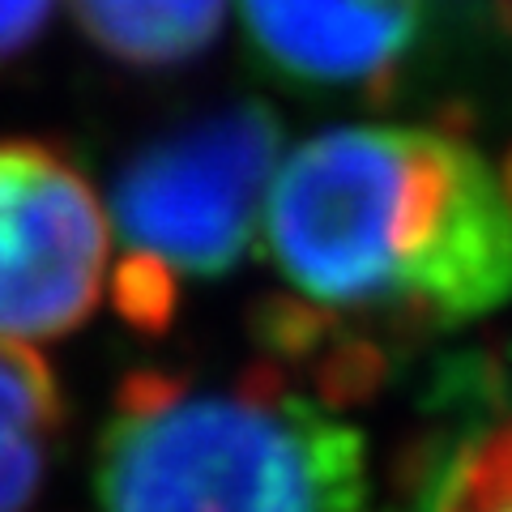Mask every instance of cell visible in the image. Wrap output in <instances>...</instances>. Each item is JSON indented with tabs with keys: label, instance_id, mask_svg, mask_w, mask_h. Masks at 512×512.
Here are the masks:
<instances>
[{
	"label": "cell",
	"instance_id": "cell-1",
	"mask_svg": "<svg viewBox=\"0 0 512 512\" xmlns=\"http://www.w3.org/2000/svg\"><path fill=\"white\" fill-rule=\"evenodd\" d=\"M265 235L316 308L466 325L512 299V188L440 128L316 133L269 184Z\"/></svg>",
	"mask_w": 512,
	"mask_h": 512
},
{
	"label": "cell",
	"instance_id": "cell-9",
	"mask_svg": "<svg viewBox=\"0 0 512 512\" xmlns=\"http://www.w3.org/2000/svg\"><path fill=\"white\" fill-rule=\"evenodd\" d=\"M56 0H0V64L18 60L43 35Z\"/></svg>",
	"mask_w": 512,
	"mask_h": 512
},
{
	"label": "cell",
	"instance_id": "cell-6",
	"mask_svg": "<svg viewBox=\"0 0 512 512\" xmlns=\"http://www.w3.org/2000/svg\"><path fill=\"white\" fill-rule=\"evenodd\" d=\"M60 402L26 346L0 342V512H30L47 487Z\"/></svg>",
	"mask_w": 512,
	"mask_h": 512
},
{
	"label": "cell",
	"instance_id": "cell-5",
	"mask_svg": "<svg viewBox=\"0 0 512 512\" xmlns=\"http://www.w3.org/2000/svg\"><path fill=\"white\" fill-rule=\"evenodd\" d=\"M252 47L303 86H372L410 56L423 0H239Z\"/></svg>",
	"mask_w": 512,
	"mask_h": 512
},
{
	"label": "cell",
	"instance_id": "cell-7",
	"mask_svg": "<svg viewBox=\"0 0 512 512\" xmlns=\"http://www.w3.org/2000/svg\"><path fill=\"white\" fill-rule=\"evenodd\" d=\"M86 35L137 69L184 64L214 43L227 0H73Z\"/></svg>",
	"mask_w": 512,
	"mask_h": 512
},
{
	"label": "cell",
	"instance_id": "cell-2",
	"mask_svg": "<svg viewBox=\"0 0 512 512\" xmlns=\"http://www.w3.org/2000/svg\"><path fill=\"white\" fill-rule=\"evenodd\" d=\"M99 512H367V444L316 397L252 376L124 384L99 440Z\"/></svg>",
	"mask_w": 512,
	"mask_h": 512
},
{
	"label": "cell",
	"instance_id": "cell-4",
	"mask_svg": "<svg viewBox=\"0 0 512 512\" xmlns=\"http://www.w3.org/2000/svg\"><path fill=\"white\" fill-rule=\"evenodd\" d=\"M107 278V222L94 192L52 150L0 146V342L77 329Z\"/></svg>",
	"mask_w": 512,
	"mask_h": 512
},
{
	"label": "cell",
	"instance_id": "cell-3",
	"mask_svg": "<svg viewBox=\"0 0 512 512\" xmlns=\"http://www.w3.org/2000/svg\"><path fill=\"white\" fill-rule=\"evenodd\" d=\"M278 146V120L265 107H222L137 150L116 184L128 316L163 312L171 278H218L239 265Z\"/></svg>",
	"mask_w": 512,
	"mask_h": 512
},
{
	"label": "cell",
	"instance_id": "cell-8",
	"mask_svg": "<svg viewBox=\"0 0 512 512\" xmlns=\"http://www.w3.org/2000/svg\"><path fill=\"white\" fill-rule=\"evenodd\" d=\"M431 512H512V423L483 436L448 470Z\"/></svg>",
	"mask_w": 512,
	"mask_h": 512
}]
</instances>
